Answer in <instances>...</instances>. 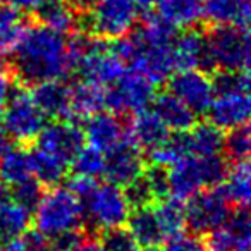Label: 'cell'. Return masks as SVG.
Listing matches in <instances>:
<instances>
[{
    "label": "cell",
    "instance_id": "38",
    "mask_svg": "<svg viewBox=\"0 0 251 251\" xmlns=\"http://www.w3.org/2000/svg\"><path fill=\"white\" fill-rule=\"evenodd\" d=\"M43 191H45V189H43V184L36 181L35 177L26 179V181L19 182V184H16L11 188L12 200L18 201L19 205H23L25 208H28L31 213H33V210H35V206L38 205Z\"/></svg>",
    "mask_w": 251,
    "mask_h": 251
},
{
    "label": "cell",
    "instance_id": "10",
    "mask_svg": "<svg viewBox=\"0 0 251 251\" xmlns=\"http://www.w3.org/2000/svg\"><path fill=\"white\" fill-rule=\"evenodd\" d=\"M157 84L141 73L127 69L115 84L105 88V108L114 114H134L151 105Z\"/></svg>",
    "mask_w": 251,
    "mask_h": 251
},
{
    "label": "cell",
    "instance_id": "17",
    "mask_svg": "<svg viewBox=\"0 0 251 251\" xmlns=\"http://www.w3.org/2000/svg\"><path fill=\"white\" fill-rule=\"evenodd\" d=\"M172 57L176 71L182 69H201L208 73L210 59L206 50V40L201 33L195 29H186L172 40Z\"/></svg>",
    "mask_w": 251,
    "mask_h": 251
},
{
    "label": "cell",
    "instance_id": "41",
    "mask_svg": "<svg viewBox=\"0 0 251 251\" xmlns=\"http://www.w3.org/2000/svg\"><path fill=\"white\" fill-rule=\"evenodd\" d=\"M167 246L164 248V251H206L205 244L198 239V236H188V234H179V236L169 239Z\"/></svg>",
    "mask_w": 251,
    "mask_h": 251
},
{
    "label": "cell",
    "instance_id": "25",
    "mask_svg": "<svg viewBox=\"0 0 251 251\" xmlns=\"http://www.w3.org/2000/svg\"><path fill=\"white\" fill-rule=\"evenodd\" d=\"M184 133L186 147L189 155H220L224 143V131L219 129L212 122H195Z\"/></svg>",
    "mask_w": 251,
    "mask_h": 251
},
{
    "label": "cell",
    "instance_id": "36",
    "mask_svg": "<svg viewBox=\"0 0 251 251\" xmlns=\"http://www.w3.org/2000/svg\"><path fill=\"white\" fill-rule=\"evenodd\" d=\"M98 244L101 251H140L138 243L124 226L101 230Z\"/></svg>",
    "mask_w": 251,
    "mask_h": 251
},
{
    "label": "cell",
    "instance_id": "8",
    "mask_svg": "<svg viewBox=\"0 0 251 251\" xmlns=\"http://www.w3.org/2000/svg\"><path fill=\"white\" fill-rule=\"evenodd\" d=\"M184 201V226L193 236H208L232 213V205L219 186L198 191Z\"/></svg>",
    "mask_w": 251,
    "mask_h": 251
},
{
    "label": "cell",
    "instance_id": "40",
    "mask_svg": "<svg viewBox=\"0 0 251 251\" xmlns=\"http://www.w3.org/2000/svg\"><path fill=\"white\" fill-rule=\"evenodd\" d=\"M143 176L150 186L151 193L155 196V201L169 196V181H167V169L162 165L150 164V167L143 169Z\"/></svg>",
    "mask_w": 251,
    "mask_h": 251
},
{
    "label": "cell",
    "instance_id": "34",
    "mask_svg": "<svg viewBox=\"0 0 251 251\" xmlns=\"http://www.w3.org/2000/svg\"><path fill=\"white\" fill-rule=\"evenodd\" d=\"M103 164H105V155L98 151L97 148L84 145L76 155H74L73 162V172L74 176H83V177L97 179L103 176Z\"/></svg>",
    "mask_w": 251,
    "mask_h": 251
},
{
    "label": "cell",
    "instance_id": "51",
    "mask_svg": "<svg viewBox=\"0 0 251 251\" xmlns=\"http://www.w3.org/2000/svg\"><path fill=\"white\" fill-rule=\"evenodd\" d=\"M2 246H4V243H2V241H0V251H2Z\"/></svg>",
    "mask_w": 251,
    "mask_h": 251
},
{
    "label": "cell",
    "instance_id": "30",
    "mask_svg": "<svg viewBox=\"0 0 251 251\" xmlns=\"http://www.w3.org/2000/svg\"><path fill=\"white\" fill-rule=\"evenodd\" d=\"M31 160H33V176L38 182L43 186H55L66 177L69 164H66L60 158L53 157V155L42 151L38 148L31 151Z\"/></svg>",
    "mask_w": 251,
    "mask_h": 251
},
{
    "label": "cell",
    "instance_id": "26",
    "mask_svg": "<svg viewBox=\"0 0 251 251\" xmlns=\"http://www.w3.org/2000/svg\"><path fill=\"white\" fill-rule=\"evenodd\" d=\"M227 201L236 208H248L251 198V171L248 160L236 162L219 184Z\"/></svg>",
    "mask_w": 251,
    "mask_h": 251
},
{
    "label": "cell",
    "instance_id": "50",
    "mask_svg": "<svg viewBox=\"0 0 251 251\" xmlns=\"http://www.w3.org/2000/svg\"><path fill=\"white\" fill-rule=\"evenodd\" d=\"M147 251H164V248H160V246L158 248H148Z\"/></svg>",
    "mask_w": 251,
    "mask_h": 251
},
{
    "label": "cell",
    "instance_id": "19",
    "mask_svg": "<svg viewBox=\"0 0 251 251\" xmlns=\"http://www.w3.org/2000/svg\"><path fill=\"white\" fill-rule=\"evenodd\" d=\"M29 93L47 119H69V84L64 79L36 83Z\"/></svg>",
    "mask_w": 251,
    "mask_h": 251
},
{
    "label": "cell",
    "instance_id": "9",
    "mask_svg": "<svg viewBox=\"0 0 251 251\" xmlns=\"http://www.w3.org/2000/svg\"><path fill=\"white\" fill-rule=\"evenodd\" d=\"M140 7L133 0H98L88 14V28L101 40H119L138 25Z\"/></svg>",
    "mask_w": 251,
    "mask_h": 251
},
{
    "label": "cell",
    "instance_id": "27",
    "mask_svg": "<svg viewBox=\"0 0 251 251\" xmlns=\"http://www.w3.org/2000/svg\"><path fill=\"white\" fill-rule=\"evenodd\" d=\"M158 14L176 29H191L203 19L201 0H158Z\"/></svg>",
    "mask_w": 251,
    "mask_h": 251
},
{
    "label": "cell",
    "instance_id": "46",
    "mask_svg": "<svg viewBox=\"0 0 251 251\" xmlns=\"http://www.w3.org/2000/svg\"><path fill=\"white\" fill-rule=\"evenodd\" d=\"M133 2L141 9H151L158 4V0H133Z\"/></svg>",
    "mask_w": 251,
    "mask_h": 251
},
{
    "label": "cell",
    "instance_id": "2",
    "mask_svg": "<svg viewBox=\"0 0 251 251\" xmlns=\"http://www.w3.org/2000/svg\"><path fill=\"white\" fill-rule=\"evenodd\" d=\"M11 55V73L23 86L64 79L73 73L67 38L42 25L26 26Z\"/></svg>",
    "mask_w": 251,
    "mask_h": 251
},
{
    "label": "cell",
    "instance_id": "28",
    "mask_svg": "<svg viewBox=\"0 0 251 251\" xmlns=\"http://www.w3.org/2000/svg\"><path fill=\"white\" fill-rule=\"evenodd\" d=\"M31 177H35L33 176L31 150H26L25 147H11L0 158V179H2V182L12 188V186Z\"/></svg>",
    "mask_w": 251,
    "mask_h": 251
},
{
    "label": "cell",
    "instance_id": "29",
    "mask_svg": "<svg viewBox=\"0 0 251 251\" xmlns=\"http://www.w3.org/2000/svg\"><path fill=\"white\" fill-rule=\"evenodd\" d=\"M33 222V213L14 200L0 198V241L12 239L28 230Z\"/></svg>",
    "mask_w": 251,
    "mask_h": 251
},
{
    "label": "cell",
    "instance_id": "7",
    "mask_svg": "<svg viewBox=\"0 0 251 251\" xmlns=\"http://www.w3.org/2000/svg\"><path fill=\"white\" fill-rule=\"evenodd\" d=\"M206 40L210 67L219 71H248L251 42L244 26H215Z\"/></svg>",
    "mask_w": 251,
    "mask_h": 251
},
{
    "label": "cell",
    "instance_id": "31",
    "mask_svg": "<svg viewBox=\"0 0 251 251\" xmlns=\"http://www.w3.org/2000/svg\"><path fill=\"white\" fill-rule=\"evenodd\" d=\"M153 208L158 215L167 241L179 236L186 229L184 226V203L174 196H165L153 203Z\"/></svg>",
    "mask_w": 251,
    "mask_h": 251
},
{
    "label": "cell",
    "instance_id": "21",
    "mask_svg": "<svg viewBox=\"0 0 251 251\" xmlns=\"http://www.w3.org/2000/svg\"><path fill=\"white\" fill-rule=\"evenodd\" d=\"M127 134L140 150L150 151L167 140L171 131L165 127V124L153 110L145 108L133 114V119L127 126Z\"/></svg>",
    "mask_w": 251,
    "mask_h": 251
},
{
    "label": "cell",
    "instance_id": "3",
    "mask_svg": "<svg viewBox=\"0 0 251 251\" xmlns=\"http://www.w3.org/2000/svg\"><path fill=\"white\" fill-rule=\"evenodd\" d=\"M227 160L220 155H186L167 167L169 196L188 200L208 188H217L227 174Z\"/></svg>",
    "mask_w": 251,
    "mask_h": 251
},
{
    "label": "cell",
    "instance_id": "37",
    "mask_svg": "<svg viewBox=\"0 0 251 251\" xmlns=\"http://www.w3.org/2000/svg\"><path fill=\"white\" fill-rule=\"evenodd\" d=\"M2 251H52L50 239L43 236L40 230L28 229L18 237L5 241Z\"/></svg>",
    "mask_w": 251,
    "mask_h": 251
},
{
    "label": "cell",
    "instance_id": "24",
    "mask_svg": "<svg viewBox=\"0 0 251 251\" xmlns=\"http://www.w3.org/2000/svg\"><path fill=\"white\" fill-rule=\"evenodd\" d=\"M35 12L40 25L60 35L73 33L79 23L77 9L69 0H43Z\"/></svg>",
    "mask_w": 251,
    "mask_h": 251
},
{
    "label": "cell",
    "instance_id": "1",
    "mask_svg": "<svg viewBox=\"0 0 251 251\" xmlns=\"http://www.w3.org/2000/svg\"><path fill=\"white\" fill-rule=\"evenodd\" d=\"M177 29L160 14H148L141 28L114 40V50L127 69L141 73L155 84L167 81L176 73L172 40Z\"/></svg>",
    "mask_w": 251,
    "mask_h": 251
},
{
    "label": "cell",
    "instance_id": "42",
    "mask_svg": "<svg viewBox=\"0 0 251 251\" xmlns=\"http://www.w3.org/2000/svg\"><path fill=\"white\" fill-rule=\"evenodd\" d=\"M12 90V81H11V71L0 74V114L4 110L5 103L9 100V95Z\"/></svg>",
    "mask_w": 251,
    "mask_h": 251
},
{
    "label": "cell",
    "instance_id": "48",
    "mask_svg": "<svg viewBox=\"0 0 251 251\" xmlns=\"http://www.w3.org/2000/svg\"><path fill=\"white\" fill-rule=\"evenodd\" d=\"M5 193H7V186L2 182V179H0V198H4Z\"/></svg>",
    "mask_w": 251,
    "mask_h": 251
},
{
    "label": "cell",
    "instance_id": "35",
    "mask_svg": "<svg viewBox=\"0 0 251 251\" xmlns=\"http://www.w3.org/2000/svg\"><path fill=\"white\" fill-rule=\"evenodd\" d=\"M212 84L213 95L250 93V74L248 71H217Z\"/></svg>",
    "mask_w": 251,
    "mask_h": 251
},
{
    "label": "cell",
    "instance_id": "4",
    "mask_svg": "<svg viewBox=\"0 0 251 251\" xmlns=\"http://www.w3.org/2000/svg\"><path fill=\"white\" fill-rule=\"evenodd\" d=\"M33 222L36 230L53 239L59 234L81 229L84 222L83 206L69 188L59 184L50 186V189L43 191L38 205L33 210Z\"/></svg>",
    "mask_w": 251,
    "mask_h": 251
},
{
    "label": "cell",
    "instance_id": "6",
    "mask_svg": "<svg viewBox=\"0 0 251 251\" xmlns=\"http://www.w3.org/2000/svg\"><path fill=\"white\" fill-rule=\"evenodd\" d=\"M2 129L11 141L18 143H31L36 140L47 117L42 114L29 93L28 86H12L9 100L0 114Z\"/></svg>",
    "mask_w": 251,
    "mask_h": 251
},
{
    "label": "cell",
    "instance_id": "32",
    "mask_svg": "<svg viewBox=\"0 0 251 251\" xmlns=\"http://www.w3.org/2000/svg\"><path fill=\"white\" fill-rule=\"evenodd\" d=\"M25 29L21 12L12 7H0V55H11Z\"/></svg>",
    "mask_w": 251,
    "mask_h": 251
},
{
    "label": "cell",
    "instance_id": "12",
    "mask_svg": "<svg viewBox=\"0 0 251 251\" xmlns=\"http://www.w3.org/2000/svg\"><path fill=\"white\" fill-rule=\"evenodd\" d=\"M169 91L176 95L196 115L206 114L213 100L212 77L201 69L176 71L169 77Z\"/></svg>",
    "mask_w": 251,
    "mask_h": 251
},
{
    "label": "cell",
    "instance_id": "47",
    "mask_svg": "<svg viewBox=\"0 0 251 251\" xmlns=\"http://www.w3.org/2000/svg\"><path fill=\"white\" fill-rule=\"evenodd\" d=\"M77 5H81V7H91L93 4H97L98 0H74Z\"/></svg>",
    "mask_w": 251,
    "mask_h": 251
},
{
    "label": "cell",
    "instance_id": "13",
    "mask_svg": "<svg viewBox=\"0 0 251 251\" xmlns=\"http://www.w3.org/2000/svg\"><path fill=\"white\" fill-rule=\"evenodd\" d=\"M251 222L248 208H236L229 219L206 236V251H250Z\"/></svg>",
    "mask_w": 251,
    "mask_h": 251
},
{
    "label": "cell",
    "instance_id": "20",
    "mask_svg": "<svg viewBox=\"0 0 251 251\" xmlns=\"http://www.w3.org/2000/svg\"><path fill=\"white\" fill-rule=\"evenodd\" d=\"M105 108V88L86 79L69 84V121H86Z\"/></svg>",
    "mask_w": 251,
    "mask_h": 251
},
{
    "label": "cell",
    "instance_id": "49",
    "mask_svg": "<svg viewBox=\"0 0 251 251\" xmlns=\"http://www.w3.org/2000/svg\"><path fill=\"white\" fill-rule=\"evenodd\" d=\"M7 71H11V69H9V67H7V66H5V64H4V60L0 59V74H4V73H7Z\"/></svg>",
    "mask_w": 251,
    "mask_h": 251
},
{
    "label": "cell",
    "instance_id": "33",
    "mask_svg": "<svg viewBox=\"0 0 251 251\" xmlns=\"http://www.w3.org/2000/svg\"><path fill=\"white\" fill-rule=\"evenodd\" d=\"M251 150V133L250 126L243 124L232 127L224 134L222 151L226 153V160H230L232 164L236 162H244L250 158Z\"/></svg>",
    "mask_w": 251,
    "mask_h": 251
},
{
    "label": "cell",
    "instance_id": "14",
    "mask_svg": "<svg viewBox=\"0 0 251 251\" xmlns=\"http://www.w3.org/2000/svg\"><path fill=\"white\" fill-rule=\"evenodd\" d=\"M84 143L97 148L101 153H107L112 148L121 145L129 138L127 134V124L119 119L114 112H97L86 119L83 127Z\"/></svg>",
    "mask_w": 251,
    "mask_h": 251
},
{
    "label": "cell",
    "instance_id": "44",
    "mask_svg": "<svg viewBox=\"0 0 251 251\" xmlns=\"http://www.w3.org/2000/svg\"><path fill=\"white\" fill-rule=\"evenodd\" d=\"M69 251H101V250H100L98 241H91V239H88V237H84L79 244H76V246Z\"/></svg>",
    "mask_w": 251,
    "mask_h": 251
},
{
    "label": "cell",
    "instance_id": "18",
    "mask_svg": "<svg viewBox=\"0 0 251 251\" xmlns=\"http://www.w3.org/2000/svg\"><path fill=\"white\" fill-rule=\"evenodd\" d=\"M127 230L140 248H158L167 243V236L164 232L158 215L153 208V203L140 208H133L127 217Z\"/></svg>",
    "mask_w": 251,
    "mask_h": 251
},
{
    "label": "cell",
    "instance_id": "16",
    "mask_svg": "<svg viewBox=\"0 0 251 251\" xmlns=\"http://www.w3.org/2000/svg\"><path fill=\"white\" fill-rule=\"evenodd\" d=\"M251 103L248 93H220L213 95L206 114L213 126L222 131H229L237 126L248 124Z\"/></svg>",
    "mask_w": 251,
    "mask_h": 251
},
{
    "label": "cell",
    "instance_id": "45",
    "mask_svg": "<svg viewBox=\"0 0 251 251\" xmlns=\"http://www.w3.org/2000/svg\"><path fill=\"white\" fill-rule=\"evenodd\" d=\"M9 148H11V140H9V136L4 133V129L0 127V158H2V155H4Z\"/></svg>",
    "mask_w": 251,
    "mask_h": 251
},
{
    "label": "cell",
    "instance_id": "23",
    "mask_svg": "<svg viewBox=\"0 0 251 251\" xmlns=\"http://www.w3.org/2000/svg\"><path fill=\"white\" fill-rule=\"evenodd\" d=\"M203 19L213 26H244L250 23V0H203Z\"/></svg>",
    "mask_w": 251,
    "mask_h": 251
},
{
    "label": "cell",
    "instance_id": "22",
    "mask_svg": "<svg viewBox=\"0 0 251 251\" xmlns=\"http://www.w3.org/2000/svg\"><path fill=\"white\" fill-rule=\"evenodd\" d=\"M151 110L158 115L162 122L165 124L171 133H181V131L189 129L196 122V114L189 107H186L176 95L171 91L155 95L151 101Z\"/></svg>",
    "mask_w": 251,
    "mask_h": 251
},
{
    "label": "cell",
    "instance_id": "15",
    "mask_svg": "<svg viewBox=\"0 0 251 251\" xmlns=\"http://www.w3.org/2000/svg\"><path fill=\"white\" fill-rule=\"evenodd\" d=\"M103 155V177H107L108 182H114L117 186H126L134 177H138L145 169L141 150L131 141V138H127Z\"/></svg>",
    "mask_w": 251,
    "mask_h": 251
},
{
    "label": "cell",
    "instance_id": "39",
    "mask_svg": "<svg viewBox=\"0 0 251 251\" xmlns=\"http://www.w3.org/2000/svg\"><path fill=\"white\" fill-rule=\"evenodd\" d=\"M124 195L129 201L131 208H140V206H147L155 203V196L151 193L150 186H148L147 179H145L143 172L138 177H134L131 182H127L126 186H122Z\"/></svg>",
    "mask_w": 251,
    "mask_h": 251
},
{
    "label": "cell",
    "instance_id": "43",
    "mask_svg": "<svg viewBox=\"0 0 251 251\" xmlns=\"http://www.w3.org/2000/svg\"><path fill=\"white\" fill-rule=\"evenodd\" d=\"M43 0H7L9 7H12L18 12H35L40 7Z\"/></svg>",
    "mask_w": 251,
    "mask_h": 251
},
{
    "label": "cell",
    "instance_id": "11",
    "mask_svg": "<svg viewBox=\"0 0 251 251\" xmlns=\"http://www.w3.org/2000/svg\"><path fill=\"white\" fill-rule=\"evenodd\" d=\"M36 148L71 165L74 155L84 147L83 129L69 119H52L45 122L36 136Z\"/></svg>",
    "mask_w": 251,
    "mask_h": 251
},
{
    "label": "cell",
    "instance_id": "5",
    "mask_svg": "<svg viewBox=\"0 0 251 251\" xmlns=\"http://www.w3.org/2000/svg\"><path fill=\"white\" fill-rule=\"evenodd\" d=\"M83 206V219L91 229L107 230L126 226L131 213V205L124 195L122 186L114 182H93L90 189L79 198Z\"/></svg>",
    "mask_w": 251,
    "mask_h": 251
}]
</instances>
